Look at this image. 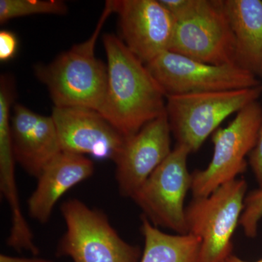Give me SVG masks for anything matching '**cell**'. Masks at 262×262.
Wrapping results in <instances>:
<instances>
[{
    "instance_id": "cell-1",
    "label": "cell",
    "mask_w": 262,
    "mask_h": 262,
    "mask_svg": "<svg viewBox=\"0 0 262 262\" xmlns=\"http://www.w3.org/2000/svg\"><path fill=\"white\" fill-rule=\"evenodd\" d=\"M103 42L108 80L99 113L126 139L165 113L166 96L120 38L106 34Z\"/></svg>"
},
{
    "instance_id": "cell-2",
    "label": "cell",
    "mask_w": 262,
    "mask_h": 262,
    "mask_svg": "<svg viewBox=\"0 0 262 262\" xmlns=\"http://www.w3.org/2000/svg\"><path fill=\"white\" fill-rule=\"evenodd\" d=\"M114 13L107 1L91 37L61 53L48 65L37 67L39 80L47 87L55 106H80L100 113L106 97L107 67L95 55L100 33Z\"/></svg>"
},
{
    "instance_id": "cell-3",
    "label": "cell",
    "mask_w": 262,
    "mask_h": 262,
    "mask_svg": "<svg viewBox=\"0 0 262 262\" xmlns=\"http://www.w3.org/2000/svg\"><path fill=\"white\" fill-rule=\"evenodd\" d=\"M261 93L260 85L167 96L165 113L177 144L195 152L225 119L258 101Z\"/></svg>"
},
{
    "instance_id": "cell-4",
    "label": "cell",
    "mask_w": 262,
    "mask_h": 262,
    "mask_svg": "<svg viewBox=\"0 0 262 262\" xmlns=\"http://www.w3.org/2000/svg\"><path fill=\"white\" fill-rule=\"evenodd\" d=\"M66 232L57 253L74 262H139V246L125 242L100 210L71 199L62 203Z\"/></svg>"
},
{
    "instance_id": "cell-5",
    "label": "cell",
    "mask_w": 262,
    "mask_h": 262,
    "mask_svg": "<svg viewBox=\"0 0 262 262\" xmlns=\"http://www.w3.org/2000/svg\"><path fill=\"white\" fill-rule=\"evenodd\" d=\"M247 183L234 179L186 208L188 234L201 239V262H224L232 255V236L244 212Z\"/></svg>"
},
{
    "instance_id": "cell-6",
    "label": "cell",
    "mask_w": 262,
    "mask_h": 262,
    "mask_svg": "<svg viewBox=\"0 0 262 262\" xmlns=\"http://www.w3.org/2000/svg\"><path fill=\"white\" fill-rule=\"evenodd\" d=\"M261 122V105L253 101L237 113L227 127L213 133V154L209 165L192 173L194 198L210 195L246 172V157L256 146Z\"/></svg>"
},
{
    "instance_id": "cell-7",
    "label": "cell",
    "mask_w": 262,
    "mask_h": 262,
    "mask_svg": "<svg viewBox=\"0 0 262 262\" xmlns=\"http://www.w3.org/2000/svg\"><path fill=\"white\" fill-rule=\"evenodd\" d=\"M190 153L186 146L177 144L131 198L153 225L179 234H188L184 201L192 188L187 163Z\"/></svg>"
},
{
    "instance_id": "cell-8",
    "label": "cell",
    "mask_w": 262,
    "mask_h": 262,
    "mask_svg": "<svg viewBox=\"0 0 262 262\" xmlns=\"http://www.w3.org/2000/svg\"><path fill=\"white\" fill-rule=\"evenodd\" d=\"M146 66L166 97L261 85L256 76L237 65L210 64L170 51Z\"/></svg>"
},
{
    "instance_id": "cell-9",
    "label": "cell",
    "mask_w": 262,
    "mask_h": 262,
    "mask_svg": "<svg viewBox=\"0 0 262 262\" xmlns=\"http://www.w3.org/2000/svg\"><path fill=\"white\" fill-rule=\"evenodd\" d=\"M170 51L210 64H236L234 35L223 0H201L190 16L177 22Z\"/></svg>"
},
{
    "instance_id": "cell-10",
    "label": "cell",
    "mask_w": 262,
    "mask_h": 262,
    "mask_svg": "<svg viewBox=\"0 0 262 262\" xmlns=\"http://www.w3.org/2000/svg\"><path fill=\"white\" fill-rule=\"evenodd\" d=\"M122 42L144 64L170 51L177 20L160 0H113Z\"/></svg>"
},
{
    "instance_id": "cell-11",
    "label": "cell",
    "mask_w": 262,
    "mask_h": 262,
    "mask_svg": "<svg viewBox=\"0 0 262 262\" xmlns=\"http://www.w3.org/2000/svg\"><path fill=\"white\" fill-rule=\"evenodd\" d=\"M171 130L166 113L125 139L114 160L122 196L132 198L155 169L171 153Z\"/></svg>"
},
{
    "instance_id": "cell-12",
    "label": "cell",
    "mask_w": 262,
    "mask_h": 262,
    "mask_svg": "<svg viewBox=\"0 0 262 262\" xmlns=\"http://www.w3.org/2000/svg\"><path fill=\"white\" fill-rule=\"evenodd\" d=\"M51 117L63 151L114 161L125 143V138L96 110L54 106Z\"/></svg>"
},
{
    "instance_id": "cell-13",
    "label": "cell",
    "mask_w": 262,
    "mask_h": 262,
    "mask_svg": "<svg viewBox=\"0 0 262 262\" xmlns=\"http://www.w3.org/2000/svg\"><path fill=\"white\" fill-rule=\"evenodd\" d=\"M11 134L15 162L37 179L63 151L53 117L34 113L19 103L13 107Z\"/></svg>"
},
{
    "instance_id": "cell-14",
    "label": "cell",
    "mask_w": 262,
    "mask_h": 262,
    "mask_svg": "<svg viewBox=\"0 0 262 262\" xmlns=\"http://www.w3.org/2000/svg\"><path fill=\"white\" fill-rule=\"evenodd\" d=\"M94 173V164L84 155L62 151L42 170L28 201L29 215L45 224L60 198Z\"/></svg>"
},
{
    "instance_id": "cell-15",
    "label": "cell",
    "mask_w": 262,
    "mask_h": 262,
    "mask_svg": "<svg viewBox=\"0 0 262 262\" xmlns=\"http://www.w3.org/2000/svg\"><path fill=\"white\" fill-rule=\"evenodd\" d=\"M233 33L236 65L262 77L261 0H223Z\"/></svg>"
},
{
    "instance_id": "cell-16",
    "label": "cell",
    "mask_w": 262,
    "mask_h": 262,
    "mask_svg": "<svg viewBox=\"0 0 262 262\" xmlns=\"http://www.w3.org/2000/svg\"><path fill=\"white\" fill-rule=\"evenodd\" d=\"M141 231L144 248L139 262H201V239L191 234L161 232L143 215Z\"/></svg>"
},
{
    "instance_id": "cell-17",
    "label": "cell",
    "mask_w": 262,
    "mask_h": 262,
    "mask_svg": "<svg viewBox=\"0 0 262 262\" xmlns=\"http://www.w3.org/2000/svg\"><path fill=\"white\" fill-rule=\"evenodd\" d=\"M67 5L61 0H0V23L39 14L65 15Z\"/></svg>"
},
{
    "instance_id": "cell-18",
    "label": "cell",
    "mask_w": 262,
    "mask_h": 262,
    "mask_svg": "<svg viewBox=\"0 0 262 262\" xmlns=\"http://www.w3.org/2000/svg\"><path fill=\"white\" fill-rule=\"evenodd\" d=\"M262 219V188L248 193L245 199L244 212L239 220L245 234L248 237H255L258 226Z\"/></svg>"
},
{
    "instance_id": "cell-19",
    "label": "cell",
    "mask_w": 262,
    "mask_h": 262,
    "mask_svg": "<svg viewBox=\"0 0 262 262\" xmlns=\"http://www.w3.org/2000/svg\"><path fill=\"white\" fill-rule=\"evenodd\" d=\"M177 22L188 18L201 5V0H160Z\"/></svg>"
},
{
    "instance_id": "cell-20",
    "label": "cell",
    "mask_w": 262,
    "mask_h": 262,
    "mask_svg": "<svg viewBox=\"0 0 262 262\" xmlns=\"http://www.w3.org/2000/svg\"><path fill=\"white\" fill-rule=\"evenodd\" d=\"M18 40L14 33L10 31L0 32V61H8L16 53Z\"/></svg>"
},
{
    "instance_id": "cell-21",
    "label": "cell",
    "mask_w": 262,
    "mask_h": 262,
    "mask_svg": "<svg viewBox=\"0 0 262 262\" xmlns=\"http://www.w3.org/2000/svg\"><path fill=\"white\" fill-rule=\"evenodd\" d=\"M249 164L259 188H262V122L258 132L257 142L250 154Z\"/></svg>"
},
{
    "instance_id": "cell-22",
    "label": "cell",
    "mask_w": 262,
    "mask_h": 262,
    "mask_svg": "<svg viewBox=\"0 0 262 262\" xmlns=\"http://www.w3.org/2000/svg\"><path fill=\"white\" fill-rule=\"evenodd\" d=\"M0 262H53L51 260L41 258H22L13 257V256H7L1 254Z\"/></svg>"
},
{
    "instance_id": "cell-23",
    "label": "cell",
    "mask_w": 262,
    "mask_h": 262,
    "mask_svg": "<svg viewBox=\"0 0 262 262\" xmlns=\"http://www.w3.org/2000/svg\"><path fill=\"white\" fill-rule=\"evenodd\" d=\"M224 262H249V261H244V260L241 259V258H239L237 257V256H234L233 254L231 255L228 258H227V259L225 260ZM255 262H262V259L260 260V261H255Z\"/></svg>"
}]
</instances>
